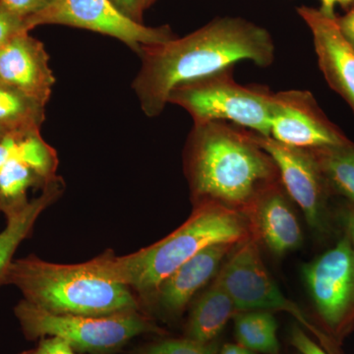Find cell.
I'll use <instances>...</instances> for the list:
<instances>
[{
	"label": "cell",
	"instance_id": "obj_13",
	"mask_svg": "<svg viewBox=\"0 0 354 354\" xmlns=\"http://www.w3.org/2000/svg\"><path fill=\"white\" fill-rule=\"evenodd\" d=\"M0 81L46 106L55 77L44 44L22 32L0 48Z\"/></svg>",
	"mask_w": 354,
	"mask_h": 354
},
{
	"label": "cell",
	"instance_id": "obj_28",
	"mask_svg": "<svg viewBox=\"0 0 354 354\" xmlns=\"http://www.w3.org/2000/svg\"><path fill=\"white\" fill-rule=\"evenodd\" d=\"M337 21L342 34L354 48V8L342 17L337 18Z\"/></svg>",
	"mask_w": 354,
	"mask_h": 354
},
{
	"label": "cell",
	"instance_id": "obj_19",
	"mask_svg": "<svg viewBox=\"0 0 354 354\" xmlns=\"http://www.w3.org/2000/svg\"><path fill=\"white\" fill-rule=\"evenodd\" d=\"M330 190L349 200L354 206V144L310 149Z\"/></svg>",
	"mask_w": 354,
	"mask_h": 354
},
{
	"label": "cell",
	"instance_id": "obj_27",
	"mask_svg": "<svg viewBox=\"0 0 354 354\" xmlns=\"http://www.w3.org/2000/svg\"><path fill=\"white\" fill-rule=\"evenodd\" d=\"M111 1L130 19L142 23V12L146 8L144 0H111Z\"/></svg>",
	"mask_w": 354,
	"mask_h": 354
},
{
	"label": "cell",
	"instance_id": "obj_9",
	"mask_svg": "<svg viewBox=\"0 0 354 354\" xmlns=\"http://www.w3.org/2000/svg\"><path fill=\"white\" fill-rule=\"evenodd\" d=\"M305 281L319 315L332 330L354 313V249L349 235L304 268Z\"/></svg>",
	"mask_w": 354,
	"mask_h": 354
},
{
	"label": "cell",
	"instance_id": "obj_23",
	"mask_svg": "<svg viewBox=\"0 0 354 354\" xmlns=\"http://www.w3.org/2000/svg\"><path fill=\"white\" fill-rule=\"evenodd\" d=\"M22 32H29L26 28L25 19L0 4V48Z\"/></svg>",
	"mask_w": 354,
	"mask_h": 354
},
{
	"label": "cell",
	"instance_id": "obj_14",
	"mask_svg": "<svg viewBox=\"0 0 354 354\" xmlns=\"http://www.w3.org/2000/svg\"><path fill=\"white\" fill-rule=\"evenodd\" d=\"M286 196L279 181L260 195L246 215L253 234L279 256L302 243L301 228Z\"/></svg>",
	"mask_w": 354,
	"mask_h": 354
},
{
	"label": "cell",
	"instance_id": "obj_33",
	"mask_svg": "<svg viewBox=\"0 0 354 354\" xmlns=\"http://www.w3.org/2000/svg\"><path fill=\"white\" fill-rule=\"evenodd\" d=\"M153 1V0H144V2H145L146 8H147V7L150 6V4L152 3Z\"/></svg>",
	"mask_w": 354,
	"mask_h": 354
},
{
	"label": "cell",
	"instance_id": "obj_11",
	"mask_svg": "<svg viewBox=\"0 0 354 354\" xmlns=\"http://www.w3.org/2000/svg\"><path fill=\"white\" fill-rule=\"evenodd\" d=\"M270 137L286 145L315 149L342 145L349 140L330 122L307 91L274 93Z\"/></svg>",
	"mask_w": 354,
	"mask_h": 354
},
{
	"label": "cell",
	"instance_id": "obj_8",
	"mask_svg": "<svg viewBox=\"0 0 354 354\" xmlns=\"http://www.w3.org/2000/svg\"><path fill=\"white\" fill-rule=\"evenodd\" d=\"M216 279L232 297L237 313L286 311L314 330L299 306L283 295L266 270L255 235L235 246Z\"/></svg>",
	"mask_w": 354,
	"mask_h": 354
},
{
	"label": "cell",
	"instance_id": "obj_20",
	"mask_svg": "<svg viewBox=\"0 0 354 354\" xmlns=\"http://www.w3.org/2000/svg\"><path fill=\"white\" fill-rule=\"evenodd\" d=\"M277 332L278 324L271 312H239L235 318L237 341L254 353L279 354Z\"/></svg>",
	"mask_w": 354,
	"mask_h": 354
},
{
	"label": "cell",
	"instance_id": "obj_22",
	"mask_svg": "<svg viewBox=\"0 0 354 354\" xmlns=\"http://www.w3.org/2000/svg\"><path fill=\"white\" fill-rule=\"evenodd\" d=\"M140 354H218L214 342L208 344L193 339H167L147 346Z\"/></svg>",
	"mask_w": 354,
	"mask_h": 354
},
{
	"label": "cell",
	"instance_id": "obj_18",
	"mask_svg": "<svg viewBox=\"0 0 354 354\" xmlns=\"http://www.w3.org/2000/svg\"><path fill=\"white\" fill-rule=\"evenodd\" d=\"M46 106L22 91L0 81V127L9 133L41 131Z\"/></svg>",
	"mask_w": 354,
	"mask_h": 354
},
{
	"label": "cell",
	"instance_id": "obj_21",
	"mask_svg": "<svg viewBox=\"0 0 354 354\" xmlns=\"http://www.w3.org/2000/svg\"><path fill=\"white\" fill-rule=\"evenodd\" d=\"M48 183L29 165L9 160L0 167V209L6 215L23 208L29 202L27 190Z\"/></svg>",
	"mask_w": 354,
	"mask_h": 354
},
{
	"label": "cell",
	"instance_id": "obj_10",
	"mask_svg": "<svg viewBox=\"0 0 354 354\" xmlns=\"http://www.w3.org/2000/svg\"><path fill=\"white\" fill-rule=\"evenodd\" d=\"M253 133L256 142L274 160L281 185L302 209L310 227H322L330 190L310 149Z\"/></svg>",
	"mask_w": 354,
	"mask_h": 354
},
{
	"label": "cell",
	"instance_id": "obj_31",
	"mask_svg": "<svg viewBox=\"0 0 354 354\" xmlns=\"http://www.w3.org/2000/svg\"><path fill=\"white\" fill-rule=\"evenodd\" d=\"M348 235L353 242L354 249V206L348 212Z\"/></svg>",
	"mask_w": 354,
	"mask_h": 354
},
{
	"label": "cell",
	"instance_id": "obj_29",
	"mask_svg": "<svg viewBox=\"0 0 354 354\" xmlns=\"http://www.w3.org/2000/svg\"><path fill=\"white\" fill-rule=\"evenodd\" d=\"M354 0H321L320 11L325 14L328 17H335V6L337 4H342V6H349V4L353 3Z\"/></svg>",
	"mask_w": 354,
	"mask_h": 354
},
{
	"label": "cell",
	"instance_id": "obj_26",
	"mask_svg": "<svg viewBox=\"0 0 354 354\" xmlns=\"http://www.w3.org/2000/svg\"><path fill=\"white\" fill-rule=\"evenodd\" d=\"M291 342L302 354H328L320 346H317L304 330L295 328L291 335Z\"/></svg>",
	"mask_w": 354,
	"mask_h": 354
},
{
	"label": "cell",
	"instance_id": "obj_6",
	"mask_svg": "<svg viewBox=\"0 0 354 354\" xmlns=\"http://www.w3.org/2000/svg\"><path fill=\"white\" fill-rule=\"evenodd\" d=\"M15 314L29 339L58 337L76 351L86 353L111 351L137 335L158 332V328L136 312L109 316L55 314L24 299L16 306Z\"/></svg>",
	"mask_w": 354,
	"mask_h": 354
},
{
	"label": "cell",
	"instance_id": "obj_16",
	"mask_svg": "<svg viewBox=\"0 0 354 354\" xmlns=\"http://www.w3.org/2000/svg\"><path fill=\"white\" fill-rule=\"evenodd\" d=\"M64 180L55 177L44 185L43 192L17 211L6 214V227L0 232V283L12 263L16 249L31 232L39 215L53 204L64 192Z\"/></svg>",
	"mask_w": 354,
	"mask_h": 354
},
{
	"label": "cell",
	"instance_id": "obj_17",
	"mask_svg": "<svg viewBox=\"0 0 354 354\" xmlns=\"http://www.w3.org/2000/svg\"><path fill=\"white\" fill-rule=\"evenodd\" d=\"M235 313L232 297L216 279L193 307L186 329L187 339L203 344L215 341Z\"/></svg>",
	"mask_w": 354,
	"mask_h": 354
},
{
	"label": "cell",
	"instance_id": "obj_7",
	"mask_svg": "<svg viewBox=\"0 0 354 354\" xmlns=\"http://www.w3.org/2000/svg\"><path fill=\"white\" fill-rule=\"evenodd\" d=\"M31 31L39 25H65L120 39L138 53L143 46L174 39L167 27H147L130 19L111 0H53L41 12L26 19Z\"/></svg>",
	"mask_w": 354,
	"mask_h": 354
},
{
	"label": "cell",
	"instance_id": "obj_32",
	"mask_svg": "<svg viewBox=\"0 0 354 354\" xmlns=\"http://www.w3.org/2000/svg\"><path fill=\"white\" fill-rule=\"evenodd\" d=\"M8 131H6L4 128L0 127V140L6 137L7 134H8Z\"/></svg>",
	"mask_w": 354,
	"mask_h": 354
},
{
	"label": "cell",
	"instance_id": "obj_3",
	"mask_svg": "<svg viewBox=\"0 0 354 354\" xmlns=\"http://www.w3.org/2000/svg\"><path fill=\"white\" fill-rule=\"evenodd\" d=\"M252 234L250 221L243 214L215 203H202L185 223L157 243L122 257L106 253L86 263L106 281L153 295L165 279L203 249L216 243H239Z\"/></svg>",
	"mask_w": 354,
	"mask_h": 354
},
{
	"label": "cell",
	"instance_id": "obj_2",
	"mask_svg": "<svg viewBox=\"0 0 354 354\" xmlns=\"http://www.w3.org/2000/svg\"><path fill=\"white\" fill-rule=\"evenodd\" d=\"M185 165L196 204L215 203L245 216L264 191L281 181L254 133L227 121L194 123Z\"/></svg>",
	"mask_w": 354,
	"mask_h": 354
},
{
	"label": "cell",
	"instance_id": "obj_5",
	"mask_svg": "<svg viewBox=\"0 0 354 354\" xmlns=\"http://www.w3.org/2000/svg\"><path fill=\"white\" fill-rule=\"evenodd\" d=\"M272 97L268 88L237 83L228 68L177 86L169 104L185 109L194 123L227 121L270 136Z\"/></svg>",
	"mask_w": 354,
	"mask_h": 354
},
{
	"label": "cell",
	"instance_id": "obj_24",
	"mask_svg": "<svg viewBox=\"0 0 354 354\" xmlns=\"http://www.w3.org/2000/svg\"><path fill=\"white\" fill-rule=\"evenodd\" d=\"M51 1L53 0H0V4L26 21L41 12Z\"/></svg>",
	"mask_w": 354,
	"mask_h": 354
},
{
	"label": "cell",
	"instance_id": "obj_15",
	"mask_svg": "<svg viewBox=\"0 0 354 354\" xmlns=\"http://www.w3.org/2000/svg\"><path fill=\"white\" fill-rule=\"evenodd\" d=\"M239 243H216L203 249L165 279L153 295L162 308L180 313L207 285L220 268L221 263Z\"/></svg>",
	"mask_w": 354,
	"mask_h": 354
},
{
	"label": "cell",
	"instance_id": "obj_1",
	"mask_svg": "<svg viewBox=\"0 0 354 354\" xmlns=\"http://www.w3.org/2000/svg\"><path fill=\"white\" fill-rule=\"evenodd\" d=\"M141 67L132 88L142 111L156 118L181 84L232 68L241 62L267 67L274 59V44L264 28L241 18H220L181 39L146 46L137 53Z\"/></svg>",
	"mask_w": 354,
	"mask_h": 354
},
{
	"label": "cell",
	"instance_id": "obj_30",
	"mask_svg": "<svg viewBox=\"0 0 354 354\" xmlns=\"http://www.w3.org/2000/svg\"><path fill=\"white\" fill-rule=\"evenodd\" d=\"M220 354H256V353L244 348L241 344H227L223 346Z\"/></svg>",
	"mask_w": 354,
	"mask_h": 354
},
{
	"label": "cell",
	"instance_id": "obj_4",
	"mask_svg": "<svg viewBox=\"0 0 354 354\" xmlns=\"http://www.w3.org/2000/svg\"><path fill=\"white\" fill-rule=\"evenodd\" d=\"M2 283L17 286L26 301L51 313L109 316L139 306L129 286L101 278L87 263L55 264L32 256L12 261Z\"/></svg>",
	"mask_w": 354,
	"mask_h": 354
},
{
	"label": "cell",
	"instance_id": "obj_12",
	"mask_svg": "<svg viewBox=\"0 0 354 354\" xmlns=\"http://www.w3.org/2000/svg\"><path fill=\"white\" fill-rule=\"evenodd\" d=\"M313 37L318 64L326 81L341 95L354 113V48L337 24L320 9L302 6L297 9Z\"/></svg>",
	"mask_w": 354,
	"mask_h": 354
},
{
	"label": "cell",
	"instance_id": "obj_25",
	"mask_svg": "<svg viewBox=\"0 0 354 354\" xmlns=\"http://www.w3.org/2000/svg\"><path fill=\"white\" fill-rule=\"evenodd\" d=\"M20 354H78L75 349L64 341L55 337H43L37 348Z\"/></svg>",
	"mask_w": 354,
	"mask_h": 354
}]
</instances>
